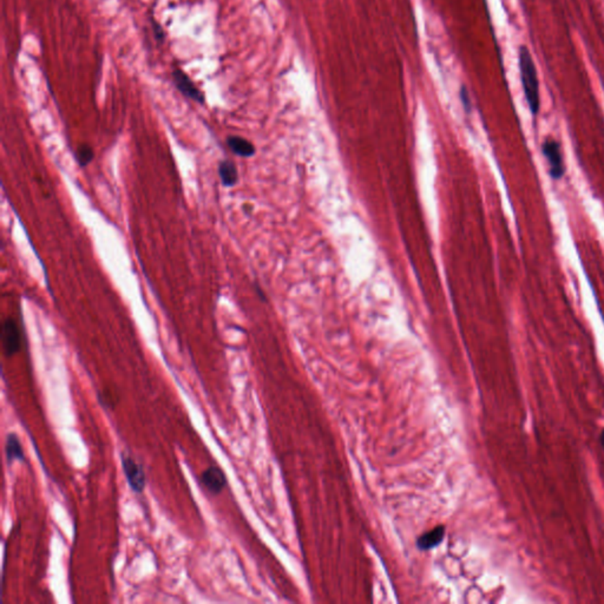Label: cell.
<instances>
[{"mask_svg": "<svg viewBox=\"0 0 604 604\" xmlns=\"http://www.w3.org/2000/svg\"><path fill=\"white\" fill-rule=\"evenodd\" d=\"M519 72H521V87L526 96V103L530 111L536 116L541 110V95H539V80L534 59L529 49L521 45L518 52Z\"/></svg>", "mask_w": 604, "mask_h": 604, "instance_id": "6da1fadb", "label": "cell"}, {"mask_svg": "<svg viewBox=\"0 0 604 604\" xmlns=\"http://www.w3.org/2000/svg\"><path fill=\"white\" fill-rule=\"evenodd\" d=\"M542 151L549 163V173L551 177L554 180L562 178L565 173V166L563 162L562 150L559 142L554 138H546V141L543 142Z\"/></svg>", "mask_w": 604, "mask_h": 604, "instance_id": "7a4b0ae2", "label": "cell"}, {"mask_svg": "<svg viewBox=\"0 0 604 604\" xmlns=\"http://www.w3.org/2000/svg\"><path fill=\"white\" fill-rule=\"evenodd\" d=\"M122 468L133 491L137 493H143L147 478L141 464L136 463V460L130 455H122Z\"/></svg>", "mask_w": 604, "mask_h": 604, "instance_id": "3957f363", "label": "cell"}, {"mask_svg": "<svg viewBox=\"0 0 604 604\" xmlns=\"http://www.w3.org/2000/svg\"><path fill=\"white\" fill-rule=\"evenodd\" d=\"M1 344L5 356L10 358L18 353L21 348V338L17 323L12 318H6L1 327Z\"/></svg>", "mask_w": 604, "mask_h": 604, "instance_id": "277c9868", "label": "cell"}, {"mask_svg": "<svg viewBox=\"0 0 604 604\" xmlns=\"http://www.w3.org/2000/svg\"><path fill=\"white\" fill-rule=\"evenodd\" d=\"M173 79H174V83L178 89V91H181L182 95L197 102V103H204L203 92L195 85L191 77L186 75L184 71L181 70V69H175L173 71Z\"/></svg>", "mask_w": 604, "mask_h": 604, "instance_id": "5b68a950", "label": "cell"}, {"mask_svg": "<svg viewBox=\"0 0 604 604\" xmlns=\"http://www.w3.org/2000/svg\"><path fill=\"white\" fill-rule=\"evenodd\" d=\"M201 482L208 491L214 495L222 493V490L227 486V477L224 475V470L219 466H209L207 470H204L201 475Z\"/></svg>", "mask_w": 604, "mask_h": 604, "instance_id": "8992f818", "label": "cell"}, {"mask_svg": "<svg viewBox=\"0 0 604 604\" xmlns=\"http://www.w3.org/2000/svg\"><path fill=\"white\" fill-rule=\"evenodd\" d=\"M227 145L233 153L241 156V158H252L255 153V147L252 142L246 140L241 136H229L227 138Z\"/></svg>", "mask_w": 604, "mask_h": 604, "instance_id": "52a82bcc", "label": "cell"}, {"mask_svg": "<svg viewBox=\"0 0 604 604\" xmlns=\"http://www.w3.org/2000/svg\"><path fill=\"white\" fill-rule=\"evenodd\" d=\"M5 455H6V460H8L9 464H12L14 460H21V462L25 460V455H24V450H23V446H21V440H19L16 433H9L8 437H6Z\"/></svg>", "mask_w": 604, "mask_h": 604, "instance_id": "ba28073f", "label": "cell"}, {"mask_svg": "<svg viewBox=\"0 0 604 604\" xmlns=\"http://www.w3.org/2000/svg\"><path fill=\"white\" fill-rule=\"evenodd\" d=\"M219 176L224 186H234L239 181V171L235 163L230 160L219 162Z\"/></svg>", "mask_w": 604, "mask_h": 604, "instance_id": "9c48e42d", "label": "cell"}, {"mask_svg": "<svg viewBox=\"0 0 604 604\" xmlns=\"http://www.w3.org/2000/svg\"><path fill=\"white\" fill-rule=\"evenodd\" d=\"M444 535H445V528L443 526H437L435 529L431 530L418 538L417 544H418L419 549L430 550L432 548H435L442 543Z\"/></svg>", "mask_w": 604, "mask_h": 604, "instance_id": "30bf717a", "label": "cell"}, {"mask_svg": "<svg viewBox=\"0 0 604 604\" xmlns=\"http://www.w3.org/2000/svg\"><path fill=\"white\" fill-rule=\"evenodd\" d=\"M95 158L94 149L89 144H80L76 151V160L78 162L79 166L84 168L89 163H91L92 160Z\"/></svg>", "mask_w": 604, "mask_h": 604, "instance_id": "8fae6325", "label": "cell"}, {"mask_svg": "<svg viewBox=\"0 0 604 604\" xmlns=\"http://www.w3.org/2000/svg\"><path fill=\"white\" fill-rule=\"evenodd\" d=\"M460 98H462V102H463L464 108L466 111L470 112L471 110V100H470V96H468V92L466 91V89L465 87H462V90H460Z\"/></svg>", "mask_w": 604, "mask_h": 604, "instance_id": "7c38bea8", "label": "cell"}, {"mask_svg": "<svg viewBox=\"0 0 604 604\" xmlns=\"http://www.w3.org/2000/svg\"><path fill=\"white\" fill-rule=\"evenodd\" d=\"M153 32H155V37H156V39H158V41H161V42H163V41H164V32H163V29H162V26L160 25V24H158V23H155V21H153Z\"/></svg>", "mask_w": 604, "mask_h": 604, "instance_id": "4fadbf2b", "label": "cell"}, {"mask_svg": "<svg viewBox=\"0 0 604 604\" xmlns=\"http://www.w3.org/2000/svg\"><path fill=\"white\" fill-rule=\"evenodd\" d=\"M600 440H601V445H602V447H603V450H604V430L602 431V433H601Z\"/></svg>", "mask_w": 604, "mask_h": 604, "instance_id": "5bb4252c", "label": "cell"}]
</instances>
